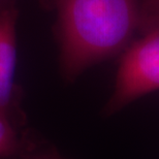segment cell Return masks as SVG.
I'll return each instance as SVG.
<instances>
[{
	"instance_id": "1",
	"label": "cell",
	"mask_w": 159,
	"mask_h": 159,
	"mask_svg": "<svg viewBox=\"0 0 159 159\" xmlns=\"http://www.w3.org/2000/svg\"><path fill=\"white\" fill-rule=\"evenodd\" d=\"M50 1L58 12L60 69L69 82L125 50L139 31V0Z\"/></svg>"
},
{
	"instance_id": "7",
	"label": "cell",
	"mask_w": 159,
	"mask_h": 159,
	"mask_svg": "<svg viewBox=\"0 0 159 159\" xmlns=\"http://www.w3.org/2000/svg\"><path fill=\"white\" fill-rule=\"evenodd\" d=\"M12 5V0H0V6Z\"/></svg>"
},
{
	"instance_id": "4",
	"label": "cell",
	"mask_w": 159,
	"mask_h": 159,
	"mask_svg": "<svg viewBox=\"0 0 159 159\" xmlns=\"http://www.w3.org/2000/svg\"><path fill=\"white\" fill-rule=\"evenodd\" d=\"M30 131V128H21L0 114V159H22Z\"/></svg>"
},
{
	"instance_id": "3",
	"label": "cell",
	"mask_w": 159,
	"mask_h": 159,
	"mask_svg": "<svg viewBox=\"0 0 159 159\" xmlns=\"http://www.w3.org/2000/svg\"><path fill=\"white\" fill-rule=\"evenodd\" d=\"M17 17L14 5L0 6V114L25 128L27 117L22 107L23 92L16 83Z\"/></svg>"
},
{
	"instance_id": "2",
	"label": "cell",
	"mask_w": 159,
	"mask_h": 159,
	"mask_svg": "<svg viewBox=\"0 0 159 159\" xmlns=\"http://www.w3.org/2000/svg\"><path fill=\"white\" fill-rule=\"evenodd\" d=\"M139 31L142 37L126 48L120 60L114 91L104 107L107 116L159 89V16L144 22Z\"/></svg>"
},
{
	"instance_id": "6",
	"label": "cell",
	"mask_w": 159,
	"mask_h": 159,
	"mask_svg": "<svg viewBox=\"0 0 159 159\" xmlns=\"http://www.w3.org/2000/svg\"><path fill=\"white\" fill-rule=\"evenodd\" d=\"M139 7H141V25L144 22L159 16V0H141Z\"/></svg>"
},
{
	"instance_id": "5",
	"label": "cell",
	"mask_w": 159,
	"mask_h": 159,
	"mask_svg": "<svg viewBox=\"0 0 159 159\" xmlns=\"http://www.w3.org/2000/svg\"><path fill=\"white\" fill-rule=\"evenodd\" d=\"M22 159H67L63 157L53 144L31 129L26 150Z\"/></svg>"
}]
</instances>
